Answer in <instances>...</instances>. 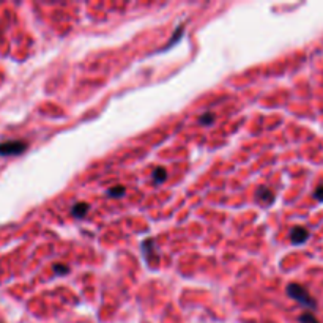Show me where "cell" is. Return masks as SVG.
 Wrapping results in <instances>:
<instances>
[{"mask_svg":"<svg viewBox=\"0 0 323 323\" xmlns=\"http://www.w3.org/2000/svg\"><path fill=\"white\" fill-rule=\"evenodd\" d=\"M314 199L318 200V202H323V183L318 185L315 188V191H314Z\"/></svg>","mask_w":323,"mask_h":323,"instance_id":"obj_11","label":"cell"},{"mask_svg":"<svg viewBox=\"0 0 323 323\" xmlns=\"http://www.w3.org/2000/svg\"><path fill=\"white\" fill-rule=\"evenodd\" d=\"M54 271L57 274H68L70 268H68V266H63L62 263H54Z\"/></svg>","mask_w":323,"mask_h":323,"instance_id":"obj_10","label":"cell"},{"mask_svg":"<svg viewBox=\"0 0 323 323\" xmlns=\"http://www.w3.org/2000/svg\"><path fill=\"white\" fill-rule=\"evenodd\" d=\"M255 199H257L259 204H263V205H271L273 200H274V194L270 191L268 188H259L257 193H255Z\"/></svg>","mask_w":323,"mask_h":323,"instance_id":"obj_4","label":"cell"},{"mask_svg":"<svg viewBox=\"0 0 323 323\" xmlns=\"http://www.w3.org/2000/svg\"><path fill=\"white\" fill-rule=\"evenodd\" d=\"M309 235H310V233H309V230H307L306 227L296 226V227H293V229L290 230V241H292L293 244H303V243L307 241Z\"/></svg>","mask_w":323,"mask_h":323,"instance_id":"obj_3","label":"cell"},{"mask_svg":"<svg viewBox=\"0 0 323 323\" xmlns=\"http://www.w3.org/2000/svg\"><path fill=\"white\" fill-rule=\"evenodd\" d=\"M88 210H90L88 204H84V202L76 204V205L71 208V216H74V218H77V219H81V218H84V216L87 215Z\"/></svg>","mask_w":323,"mask_h":323,"instance_id":"obj_5","label":"cell"},{"mask_svg":"<svg viewBox=\"0 0 323 323\" xmlns=\"http://www.w3.org/2000/svg\"><path fill=\"white\" fill-rule=\"evenodd\" d=\"M107 194L112 196V197H121V196H125V188L123 186H114V188L109 189Z\"/></svg>","mask_w":323,"mask_h":323,"instance_id":"obj_9","label":"cell"},{"mask_svg":"<svg viewBox=\"0 0 323 323\" xmlns=\"http://www.w3.org/2000/svg\"><path fill=\"white\" fill-rule=\"evenodd\" d=\"M298 320H299V323H320L312 312H303Z\"/></svg>","mask_w":323,"mask_h":323,"instance_id":"obj_7","label":"cell"},{"mask_svg":"<svg viewBox=\"0 0 323 323\" xmlns=\"http://www.w3.org/2000/svg\"><path fill=\"white\" fill-rule=\"evenodd\" d=\"M215 118H216V117H215V114H213V112H205L202 117L199 118V121H200V123H202V125H211V123H213V121H215Z\"/></svg>","mask_w":323,"mask_h":323,"instance_id":"obj_8","label":"cell"},{"mask_svg":"<svg viewBox=\"0 0 323 323\" xmlns=\"http://www.w3.org/2000/svg\"><path fill=\"white\" fill-rule=\"evenodd\" d=\"M167 178V171L164 169V167H158V169H154L153 172V180L156 182V183H161L164 182Z\"/></svg>","mask_w":323,"mask_h":323,"instance_id":"obj_6","label":"cell"},{"mask_svg":"<svg viewBox=\"0 0 323 323\" xmlns=\"http://www.w3.org/2000/svg\"><path fill=\"white\" fill-rule=\"evenodd\" d=\"M27 142L22 140H10L0 143V156H16L27 150Z\"/></svg>","mask_w":323,"mask_h":323,"instance_id":"obj_2","label":"cell"},{"mask_svg":"<svg viewBox=\"0 0 323 323\" xmlns=\"http://www.w3.org/2000/svg\"><path fill=\"white\" fill-rule=\"evenodd\" d=\"M287 295L290 296L292 299H295V301H298L299 304L306 306L307 309H312V310L317 309L315 298H314L312 295H310V293L306 290V287H303V285H299V284H296V282L288 284V285H287Z\"/></svg>","mask_w":323,"mask_h":323,"instance_id":"obj_1","label":"cell"}]
</instances>
